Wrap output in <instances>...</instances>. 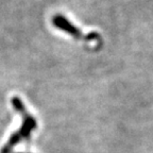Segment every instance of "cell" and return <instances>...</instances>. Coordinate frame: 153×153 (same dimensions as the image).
Instances as JSON below:
<instances>
[{"label":"cell","instance_id":"obj_2","mask_svg":"<svg viewBox=\"0 0 153 153\" xmlns=\"http://www.w3.org/2000/svg\"><path fill=\"white\" fill-rule=\"evenodd\" d=\"M52 24L56 29L65 32L68 35L72 36L74 39H79V41L84 42H95L100 39V36H99L98 33L91 32V33L88 34H84L78 27L74 26L69 19H67L62 14H55L52 18Z\"/></svg>","mask_w":153,"mask_h":153},{"label":"cell","instance_id":"obj_1","mask_svg":"<svg viewBox=\"0 0 153 153\" xmlns=\"http://www.w3.org/2000/svg\"><path fill=\"white\" fill-rule=\"evenodd\" d=\"M11 102H12L14 110L22 116V126H20V129L18 131L14 132L11 135L9 140L5 143L3 148L1 149V153H11L17 143L30 138L31 133L33 131H35L36 128H37V122H36L35 117H33L29 113V111L25 106L22 99L19 98V97H17V96H14L12 98V100H11Z\"/></svg>","mask_w":153,"mask_h":153}]
</instances>
